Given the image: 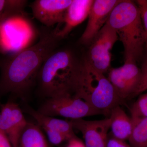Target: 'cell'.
<instances>
[{
  "instance_id": "6da1fadb",
  "label": "cell",
  "mask_w": 147,
  "mask_h": 147,
  "mask_svg": "<svg viewBox=\"0 0 147 147\" xmlns=\"http://www.w3.org/2000/svg\"><path fill=\"white\" fill-rule=\"evenodd\" d=\"M62 40L55 29L45 27L34 45L16 54L0 57V98L10 94L26 99L35 86L38 74L44 61Z\"/></svg>"
},
{
  "instance_id": "7a4b0ae2",
  "label": "cell",
  "mask_w": 147,
  "mask_h": 147,
  "mask_svg": "<svg viewBox=\"0 0 147 147\" xmlns=\"http://www.w3.org/2000/svg\"><path fill=\"white\" fill-rule=\"evenodd\" d=\"M83 60L70 49L57 48L44 61L37 76L38 93L46 98L59 95H75Z\"/></svg>"
},
{
  "instance_id": "3957f363",
  "label": "cell",
  "mask_w": 147,
  "mask_h": 147,
  "mask_svg": "<svg viewBox=\"0 0 147 147\" xmlns=\"http://www.w3.org/2000/svg\"><path fill=\"white\" fill-rule=\"evenodd\" d=\"M107 23L116 32L124 47L125 61L137 62L145 49V32L139 7L134 2L120 1Z\"/></svg>"
},
{
  "instance_id": "277c9868",
  "label": "cell",
  "mask_w": 147,
  "mask_h": 147,
  "mask_svg": "<svg viewBox=\"0 0 147 147\" xmlns=\"http://www.w3.org/2000/svg\"><path fill=\"white\" fill-rule=\"evenodd\" d=\"M75 95L100 114L108 117L113 108L124 103L119 98L108 78L94 68L86 58L82 63Z\"/></svg>"
},
{
  "instance_id": "5b68a950",
  "label": "cell",
  "mask_w": 147,
  "mask_h": 147,
  "mask_svg": "<svg viewBox=\"0 0 147 147\" xmlns=\"http://www.w3.org/2000/svg\"><path fill=\"white\" fill-rule=\"evenodd\" d=\"M37 111L45 115L61 116L71 120L100 114L85 100L69 94L46 98Z\"/></svg>"
},
{
  "instance_id": "8992f818",
  "label": "cell",
  "mask_w": 147,
  "mask_h": 147,
  "mask_svg": "<svg viewBox=\"0 0 147 147\" xmlns=\"http://www.w3.org/2000/svg\"><path fill=\"white\" fill-rule=\"evenodd\" d=\"M118 39L117 33L107 22L91 42L86 59L97 71L104 74L110 69L111 51Z\"/></svg>"
},
{
  "instance_id": "52a82bcc",
  "label": "cell",
  "mask_w": 147,
  "mask_h": 147,
  "mask_svg": "<svg viewBox=\"0 0 147 147\" xmlns=\"http://www.w3.org/2000/svg\"><path fill=\"white\" fill-rule=\"evenodd\" d=\"M141 76V69L137 62L127 60L121 66L110 69L108 78L119 98L124 102L132 98L139 86Z\"/></svg>"
},
{
  "instance_id": "ba28073f",
  "label": "cell",
  "mask_w": 147,
  "mask_h": 147,
  "mask_svg": "<svg viewBox=\"0 0 147 147\" xmlns=\"http://www.w3.org/2000/svg\"><path fill=\"white\" fill-rule=\"evenodd\" d=\"M28 122L16 102L10 101L1 105L0 129L8 137L12 147H18L21 133Z\"/></svg>"
},
{
  "instance_id": "9c48e42d",
  "label": "cell",
  "mask_w": 147,
  "mask_h": 147,
  "mask_svg": "<svg viewBox=\"0 0 147 147\" xmlns=\"http://www.w3.org/2000/svg\"><path fill=\"white\" fill-rule=\"evenodd\" d=\"M120 1H94L88 16V23L79 42L83 45L90 44L106 24L112 11Z\"/></svg>"
},
{
  "instance_id": "30bf717a",
  "label": "cell",
  "mask_w": 147,
  "mask_h": 147,
  "mask_svg": "<svg viewBox=\"0 0 147 147\" xmlns=\"http://www.w3.org/2000/svg\"><path fill=\"white\" fill-rule=\"evenodd\" d=\"M74 129L82 133L86 147H106L111 120L108 117L96 121L82 119L70 121Z\"/></svg>"
},
{
  "instance_id": "8fae6325",
  "label": "cell",
  "mask_w": 147,
  "mask_h": 147,
  "mask_svg": "<svg viewBox=\"0 0 147 147\" xmlns=\"http://www.w3.org/2000/svg\"><path fill=\"white\" fill-rule=\"evenodd\" d=\"M72 0H36L31 5L34 18L45 27L60 23Z\"/></svg>"
},
{
  "instance_id": "7c38bea8",
  "label": "cell",
  "mask_w": 147,
  "mask_h": 147,
  "mask_svg": "<svg viewBox=\"0 0 147 147\" xmlns=\"http://www.w3.org/2000/svg\"><path fill=\"white\" fill-rule=\"evenodd\" d=\"M94 1L72 0L67 9L62 21L55 29L58 36L65 38L76 26L84 22L88 17Z\"/></svg>"
},
{
  "instance_id": "4fadbf2b",
  "label": "cell",
  "mask_w": 147,
  "mask_h": 147,
  "mask_svg": "<svg viewBox=\"0 0 147 147\" xmlns=\"http://www.w3.org/2000/svg\"><path fill=\"white\" fill-rule=\"evenodd\" d=\"M24 109L27 114L35 120L38 125L44 131H51L60 132L67 137L69 140L76 137L70 121H68L45 115L28 105H25Z\"/></svg>"
},
{
  "instance_id": "5bb4252c",
  "label": "cell",
  "mask_w": 147,
  "mask_h": 147,
  "mask_svg": "<svg viewBox=\"0 0 147 147\" xmlns=\"http://www.w3.org/2000/svg\"><path fill=\"white\" fill-rule=\"evenodd\" d=\"M109 117L111 120V136L119 140H128L133 128L131 117L127 115L120 105L111 110Z\"/></svg>"
},
{
  "instance_id": "9a60e30c",
  "label": "cell",
  "mask_w": 147,
  "mask_h": 147,
  "mask_svg": "<svg viewBox=\"0 0 147 147\" xmlns=\"http://www.w3.org/2000/svg\"><path fill=\"white\" fill-rule=\"evenodd\" d=\"M41 129L38 125L28 122L21 133L18 147H49Z\"/></svg>"
},
{
  "instance_id": "2e32d148",
  "label": "cell",
  "mask_w": 147,
  "mask_h": 147,
  "mask_svg": "<svg viewBox=\"0 0 147 147\" xmlns=\"http://www.w3.org/2000/svg\"><path fill=\"white\" fill-rule=\"evenodd\" d=\"M28 1L25 0H0V30L10 18L23 15Z\"/></svg>"
},
{
  "instance_id": "e0dca14e",
  "label": "cell",
  "mask_w": 147,
  "mask_h": 147,
  "mask_svg": "<svg viewBox=\"0 0 147 147\" xmlns=\"http://www.w3.org/2000/svg\"><path fill=\"white\" fill-rule=\"evenodd\" d=\"M128 141L131 147H147V118L133 124Z\"/></svg>"
},
{
  "instance_id": "ac0fdd59",
  "label": "cell",
  "mask_w": 147,
  "mask_h": 147,
  "mask_svg": "<svg viewBox=\"0 0 147 147\" xmlns=\"http://www.w3.org/2000/svg\"><path fill=\"white\" fill-rule=\"evenodd\" d=\"M130 112L133 124L147 118V93L141 95L133 103Z\"/></svg>"
},
{
  "instance_id": "d6986e66",
  "label": "cell",
  "mask_w": 147,
  "mask_h": 147,
  "mask_svg": "<svg viewBox=\"0 0 147 147\" xmlns=\"http://www.w3.org/2000/svg\"><path fill=\"white\" fill-rule=\"evenodd\" d=\"M141 73V79L139 86L132 98L139 95L147 90V55L142 64Z\"/></svg>"
},
{
  "instance_id": "ffe728a7",
  "label": "cell",
  "mask_w": 147,
  "mask_h": 147,
  "mask_svg": "<svg viewBox=\"0 0 147 147\" xmlns=\"http://www.w3.org/2000/svg\"><path fill=\"white\" fill-rule=\"evenodd\" d=\"M136 1L141 12L142 23L145 32V49L147 52V0H138Z\"/></svg>"
},
{
  "instance_id": "44dd1931",
  "label": "cell",
  "mask_w": 147,
  "mask_h": 147,
  "mask_svg": "<svg viewBox=\"0 0 147 147\" xmlns=\"http://www.w3.org/2000/svg\"><path fill=\"white\" fill-rule=\"evenodd\" d=\"M106 147H131L125 141L116 139L108 135Z\"/></svg>"
},
{
  "instance_id": "7402d4cb",
  "label": "cell",
  "mask_w": 147,
  "mask_h": 147,
  "mask_svg": "<svg viewBox=\"0 0 147 147\" xmlns=\"http://www.w3.org/2000/svg\"><path fill=\"white\" fill-rule=\"evenodd\" d=\"M65 147H86L84 143L77 137H73L67 142Z\"/></svg>"
},
{
  "instance_id": "603a6c76",
  "label": "cell",
  "mask_w": 147,
  "mask_h": 147,
  "mask_svg": "<svg viewBox=\"0 0 147 147\" xmlns=\"http://www.w3.org/2000/svg\"><path fill=\"white\" fill-rule=\"evenodd\" d=\"M0 147H12L8 137L0 129Z\"/></svg>"
}]
</instances>
